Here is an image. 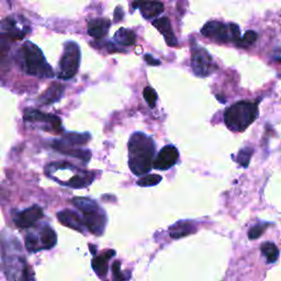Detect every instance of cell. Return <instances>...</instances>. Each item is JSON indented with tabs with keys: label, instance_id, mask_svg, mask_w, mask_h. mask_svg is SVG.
I'll use <instances>...</instances> for the list:
<instances>
[{
	"label": "cell",
	"instance_id": "ffe728a7",
	"mask_svg": "<svg viewBox=\"0 0 281 281\" xmlns=\"http://www.w3.org/2000/svg\"><path fill=\"white\" fill-rule=\"evenodd\" d=\"M38 239L40 251H42V249H51L56 245L57 236L54 230L51 229L50 226H44L41 232H40Z\"/></svg>",
	"mask_w": 281,
	"mask_h": 281
},
{
	"label": "cell",
	"instance_id": "ba28073f",
	"mask_svg": "<svg viewBox=\"0 0 281 281\" xmlns=\"http://www.w3.org/2000/svg\"><path fill=\"white\" fill-rule=\"evenodd\" d=\"M179 158V153L175 146L166 145L164 146L159 153L156 156L153 162V167L158 171H167L171 169L173 165H176Z\"/></svg>",
	"mask_w": 281,
	"mask_h": 281
},
{
	"label": "cell",
	"instance_id": "52a82bcc",
	"mask_svg": "<svg viewBox=\"0 0 281 281\" xmlns=\"http://www.w3.org/2000/svg\"><path fill=\"white\" fill-rule=\"evenodd\" d=\"M201 33L208 39L217 43H227L232 41V32L230 24L226 25L218 21H210L206 23L201 30Z\"/></svg>",
	"mask_w": 281,
	"mask_h": 281
},
{
	"label": "cell",
	"instance_id": "9a60e30c",
	"mask_svg": "<svg viewBox=\"0 0 281 281\" xmlns=\"http://www.w3.org/2000/svg\"><path fill=\"white\" fill-rule=\"evenodd\" d=\"M57 218L62 224L70 227V229L84 232V223L82 217H79L78 213L71 210H63L57 213Z\"/></svg>",
	"mask_w": 281,
	"mask_h": 281
},
{
	"label": "cell",
	"instance_id": "484cf974",
	"mask_svg": "<svg viewBox=\"0 0 281 281\" xmlns=\"http://www.w3.org/2000/svg\"><path fill=\"white\" fill-rule=\"evenodd\" d=\"M254 153V150L252 147H245V149L240 150L238 154V163L242 167H247L249 162H251L252 155Z\"/></svg>",
	"mask_w": 281,
	"mask_h": 281
},
{
	"label": "cell",
	"instance_id": "2e32d148",
	"mask_svg": "<svg viewBox=\"0 0 281 281\" xmlns=\"http://www.w3.org/2000/svg\"><path fill=\"white\" fill-rule=\"evenodd\" d=\"M197 231L195 223L191 221H178L175 224H173L169 227V235L172 238H181L185 236H188L190 234L195 233Z\"/></svg>",
	"mask_w": 281,
	"mask_h": 281
},
{
	"label": "cell",
	"instance_id": "e0dca14e",
	"mask_svg": "<svg viewBox=\"0 0 281 281\" xmlns=\"http://www.w3.org/2000/svg\"><path fill=\"white\" fill-rule=\"evenodd\" d=\"M115 255V252L112 249H109V251H106L105 253H102L101 255L95 257L91 261L92 269L95 273L99 276V277H104L108 273V264L109 260Z\"/></svg>",
	"mask_w": 281,
	"mask_h": 281
},
{
	"label": "cell",
	"instance_id": "5b68a950",
	"mask_svg": "<svg viewBox=\"0 0 281 281\" xmlns=\"http://www.w3.org/2000/svg\"><path fill=\"white\" fill-rule=\"evenodd\" d=\"M80 61L79 46L75 42H67L64 45L63 55L61 57L59 78L68 80L77 74Z\"/></svg>",
	"mask_w": 281,
	"mask_h": 281
},
{
	"label": "cell",
	"instance_id": "277c9868",
	"mask_svg": "<svg viewBox=\"0 0 281 281\" xmlns=\"http://www.w3.org/2000/svg\"><path fill=\"white\" fill-rule=\"evenodd\" d=\"M258 107L254 102L239 101L229 107L224 112L225 126L233 132H243L255 121Z\"/></svg>",
	"mask_w": 281,
	"mask_h": 281
},
{
	"label": "cell",
	"instance_id": "603a6c76",
	"mask_svg": "<svg viewBox=\"0 0 281 281\" xmlns=\"http://www.w3.org/2000/svg\"><path fill=\"white\" fill-rule=\"evenodd\" d=\"M15 41L9 33H0V64H4L10 51L11 43Z\"/></svg>",
	"mask_w": 281,
	"mask_h": 281
},
{
	"label": "cell",
	"instance_id": "3957f363",
	"mask_svg": "<svg viewBox=\"0 0 281 281\" xmlns=\"http://www.w3.org/2000/svg\"><path fill=\"white\" fill-rule=\"evenodd\" d=\"M18 63L21 69L28 75L40 78H48L54 76L42 51L32 42H25L22 45L18 54Z\"/></svg>",
	"mask_w": 281,
	"mask_h": 281
},
{
	"label": "cell",
	"instance_id": "d6a6232c",
	"mask_svg": "<svg viewBox=\"0 0 281 281\" xmlns=\"http://www.w3.org/2000/svg\"><path fill=\"white\" fill-rule=\"evenodd\" d=\"M144 60L147 62V64L151 65V66H157V65L160 64L159 60L154 59V57L151 56V55H150V54H146V55L144 56Z\"/></svg>",
	"mask_w": 281,
	"mask_h": 281
},
{
	"label": "cell",
	"instance_id": "1f68e13d",
	"mask_svg": "<svg viewBox=\"0 0 281 281\" xmlns=\"http://www.w3.org/2000/svg\"><path fill=\"white\" fill-rule=\"evenodd\" d=\"M113 280L114 281H123V275L120 271V262L115 261L113 264Z\"/></svg>",
	"mask_w": 281,
	"mask_h": 281
},
{
	"label": "cell",
	"instance_id": "cb8c5ba5",
	"mask_svg": "<svg viewBox=\"0 0 281 281\" xmlns=\"http://www.w3.org/2000/svg\"><path fill=\"white\" fill-rule=\"evenodd\" d=\"M261 254L267 258L268 262H275L279 258V249L276 244L271 242H266L261 245Z\"/></svg>",
	"mask_w": 281,
	"mask_h": 281
},
{
	"label": "cell",
	"instance_id": "d4e9b609",
	"mask_svg": "<svg viewBox=\"0 0 281 281\" xmlns=\"http://www.w3.org/2000/svg\"><path fill=\"white\" fill-rule=\"evenodd\" d=\"M65 143H67L69 145H84L90 140V135L85 133V134H79V133H67L63 139Z\"/></svg>",
	"mask_w": 281,
	"mask_h": 281
},
{
	"label": "cell",
	"instance_id": "f1b7e54d",
	"mask_svg": "<svg viewBox=\"0 0 281 281\" xmlns=\"http://www.w3.org/2000/svg\"><path fill=\"white\" fill-rule=\"evenodd\" d=\"M143 96H144V99L147 102L151 108H154L156 105V100H157V93L151 87H146L143 91Z\"/></svg>",
	"mask_w": 281,
	"mask_h": 281
},
{
	"label": "cell",
	"instance_id": "d6986e66",
	"mask_svg": "<svg viewBox=\"0 0 281 281\" xmlns=\"http://www.w3.org/2000/svg\"><path fill=\"white\" fill-rule=\"evenodd\" d=\"M65 87L59 83H54L46 89V91L40 97V102L42 105H52L59 101L64 93Z\"/></svg>",
	"mask_w": 281,
	"mask_h": 281
},
{
	"label": "cell",
	"instance_id": "9c48e42d",
	"mask_svg": "<svg viewBox=\"0 0 281 281\" xmlns=\"http://www.w3.org/2000/svg\"><path fill=\"white\" fill-rule=\"evenodd\" d=\"M84 216L82 217L84 226H86L90 233L100 236L105 232L107 216L100 209L96 211L83 213Z\"/></svg>",
	"mask_w": 281,
	"mask_h": 281
},
{
	"label": "cell",
	"instance_id": "4fadbf2b",
	"mask_svg": "<svg viewBox=\"0 0 281 281\" xmlns=\"http://www.w3.org/2000/svg\"><path fill=\"white\" fill-rule=\"evenodd\" d=\"M132 7L140 9L142 16L147 20L158 17L164 11V4L157 0H135Z\"/></svg>",
	"mask_w": 281,
	"mask_h": 281
},
{
	"label": "cell",
	"instance_id": "ac0fdd59",
	"mask_svg": "<svg viewBox=\"0 0 281 281\" xmlns=\"http://www.w3.org/2000/svg\"><path fill=\"white\" fill-rule=\"evenodd\" d=\"M110 21L108 19H95L88 22V33L93 39H102L108 33L110 29Z\"/></svg>",
	"mask_w": 281,
	"mask_h": 281
},
{
	"label": "cell",
	"instance_id": "44dd1931",
	"mask_svg": "<svg viewBox=\"0 0 281 281\" xmlns=\"http://www.w3.org/2000/svg\"><path fill=\"white\" fill-rule=\"evenodd\" d=\"M114 41L117 42L119 45H133V44H135L136 42V35L132 30L121 28L114 34Z\"/></svg>",
	"mask_w": 281,
	"mask_h": 281
},
{
	"label": "cell",
	"instance_id": "7402d4cb",
	"mask_svg": "<svg viewBox=\"0 0 281 281\" xmlns=\"http://www.w3.org/2000/svg\"><path fill=\"white\" fill-rule=\"evenodd\" d=\"M71 202H73L74 206L83 213L92 212V211L98 210V209H100L96 201H93L92 199H89V198L76 197L75 199H73V201Z\"/></svg>",
	"mask_w": 281,
	"mask_h": 281
},
{
	"label": "cell",
	"instance_id": "6da1fadb",
	"mask_svg": "<svg viewBox=\"0 0 281 281\" xmlns=\"http://www.w3.org/2000/svg\"><path fill=\"white\" fill-rule=\"evenodd\" d=\"M129 167L135 176L145 175L153 167L155 142L142 132L132 134L129 141Z\"/></svg>",
	"mask_w": 281,
	"mask_h": 281
},
{
	"label": "cell",
	"instance_id": "4dcf8cb0",
	"mask_svg": "<svg viewBox=\"0 0 281 281\" xmlns=\"http://www.w3.org/2000/svg\"><path fill=\"white\" fill-rule=\"evenodd\" d=\"M269 224H258V225H255V226H253L251 230L248 231V238L249 239H256L258 238H260V236L262 235V233L266 231L267 227H268Z\"/></svg>",
	"mask_w": 281,
	"mask_h": 281
},
{
	"label": "cell",
	"instance_id": "83f0119b",
	"mask_svg": "<svg viewBox=\"0 0 281 281\" xmlns=\"http://www.w3.org/2000/svg\"><path fill=\"white\" fill-rule=\"evenodd\" d=\"M25 247L28 248V251L30 252L40 251L38 235H35L34 233H29L28 235H26L25 236Z\"/></svg>",
	"mask_w": 281,
	"mask_h": 281
},
{
	"label": "cell",
	"instance_id": "8fae6325",
	"mask_svg": "<svg viewBox=\"0 0 281 281\" xmlns=\"http://www.w3.org/2000/svg\"><path fill=\"white\" fill-rule=\"evenodd\" d=\"M43 217L42 209L38 206H33L21 211L15 216V223L20 229H28L34 225L39 220Z\"/></svg>",
	"mask_w": 281,
	"mask_h": 281
},
{
	"label": "cell",
	"instance_id": "7c38bea8",
	"mask_svg": "<svg viewBox=\"0 0 281 281\" xmlns=\"http://www.w3.org/2000/svg\"><path fill=\"white\" fill-rule=\"evenodd\" d=\"M52 147L55 151H60V153L64 155H69L71 157L78 158L83 162L87 163L89 162V159L91 157L90 151L87 150H82V149H75L74 145H69L67 143H65L63 140H56L53 141Z\"/></svg>",
	"mask_w": 281,
	"mask_h": 281
},
{
	"label": "cell",
	"instance_id": "836d02e7",
	"mask_svg": "<svg viewBox=\"0 0 281 281\" xmlns=\"http://www.w3.org/2000/svg\"><path fill=\"white\" fill-rule=\"evenodd\" d=\"M123 17V11L121 10V8L118 7L115 9V12H114V18H115V22H118L121 20V18Z\"/></svg>",
	"mask_w": 281,
	"mask_h": 281
},
{
	"label": "cell",
	"instance_id": "7a4b0ae2",
	"mask_svg": "<svg viewBox=\"0 0 281 281\" xmlns=\"http://www.w3.org/2000/svg\"><path fill=\"white\" fill-rule=\"evenodd\" d=\"M46 175L61 185L74 189H82L92 182L93 173L76 168L66 162H56L48 165Z\"/></svg>",
	"mask_w": 281,
	"mask_h": 281
},
{
	"label": "cell",
	"instance_id": "30bf717a",
	"mask_svg": "<svg viewBox=\"0 0 281 281\" xmlns=\"http://www.w3.org/2000/svg\"><path fill=\"white\" fill-rule=\"evenodd\" d=\"M24 120L29 122H37V123H44L48 127V130L59 132L61 131V120L60 118L55 117L52 114L43 113L39 110L29 109L24 112Z\"/></svg>",
	"mask_w": 281,
	"mask_h": 281
},
{
	"label": "cell",
	"instance_id": "5bb4252c",
	"mask_svg": "<svg viewBox=\"0 0 281 281\" xmlns=\"http://www.w3.org/2000/svg\"><path fill=\"white\" fill-rule=\"evenodd\" d=\"M153 25L157 29L160 33L164 35L165 41L168 44L169 46H176L178 44L177 39L173 34V31L172 28L171 21L167 17L157 18V19L153 21Z\"/></svg>",
	"mask_w": 281,
	"mask_h": 281
},
{
	"label": "cell",
	"instance_id": "f546056e",
	"mask_svg": "<svg viewBox=\"0 0 281 281\" xmlns=\"http://www.w3.org/2000/svg\"><path fill=\"white\" fill-rule=\"evenodd\" d=\"M256 40H257V33L255 32V31L249 30V31H247L246 33H245L243 39H240L238 45L243 46V47L249 46V45H252V44L255 43Z\"/></svg>",
	"mask_w": 281,
	"mask_h": 281
},
{
	"label": "cell",
	"instance_id": "4316f807",
	"mask_svg": "<svg viewBox=\"0 0 281 281\" xmlns=\"http://www.w3.org/2000/svg\"><path fill=\"white\" fill-rule=\"evenodd\" d=\"M162 181V177L159 175H147L142 177L141 179L137 181V185L141 187H153L158 185Z\"/></svg>",
	"mask_w": 281,
	"mask_h": 281
},
{
	"label": "cell",
	"instance_id": "8992f818",
	"mask_svg": "<svg viewBox=\"0 0 281 281\" xmlns=\"http://www.w3.org/2000/svg\"><path fill=\"white\" fill-rule=\"evenodd\" d=\"M191 66L194 73L199 77H207L213 71V62L210 54L202 47L193 46Z\"/></svg>",
	"mask_w": 281,
	"mask_h": 281
}]
</instances>
